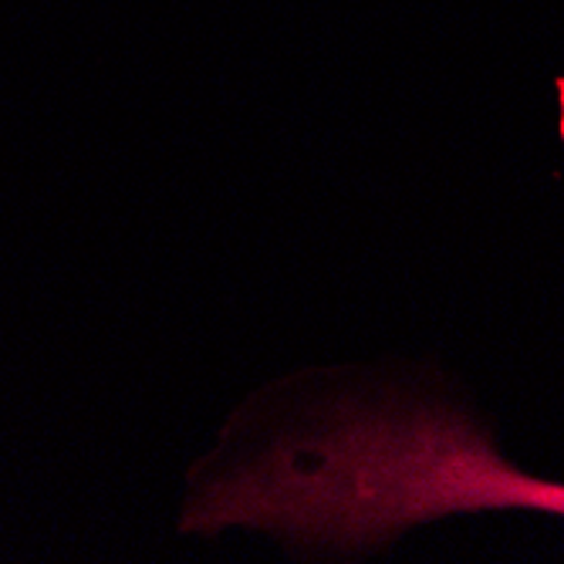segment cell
I'll return each mask as SVG.
<instances>
[{
    "label": "cell",
    "instance_id": "cell-1",
    "mask_svg": "<svg viewBox=\"0 0 564 564\" xmlns=\"http://www.w3.org/2000/svg\"><path fill=\"white\" fill-rule=\"evenodd\" d=\"M564 518V484L521 474L474 420L443 405L338 402L250 459L196 470L183 531H271L288 544L358 551L474 510Z\"/></svg>",
    "mask_w": 564,
    "mask_h": 564
}]
</instances>
